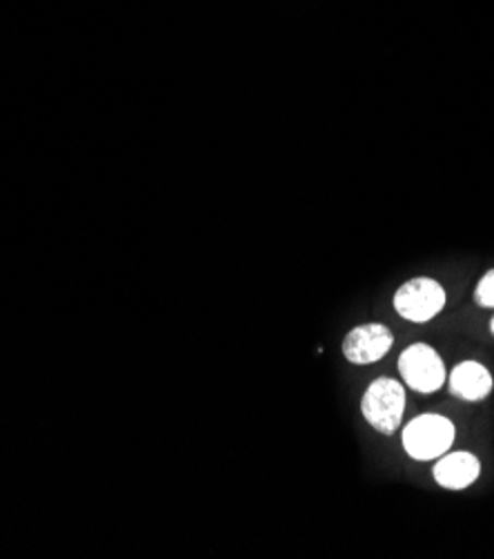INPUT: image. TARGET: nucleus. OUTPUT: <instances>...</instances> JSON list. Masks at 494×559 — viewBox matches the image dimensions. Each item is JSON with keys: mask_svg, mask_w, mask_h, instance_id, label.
I'll use <instances>...</instances> for the list:
<instances>
[{"mask_svg": "<svg viewBox=\"0 0 494 559\" xmlns=\"http://www.w3.org/2000/svg\"><path fill=\"white\" fill-rule=\"evenodd\" d=\"M406 411V390L397 379L378 377L365 390L361 413L365 421L381 435H395Z\"/></svg>", "mask_w": 494, "mask_h": 559, "instance_id": "f257e3e1", "label": "nucleus"}, {"mask_svg": "<svg viewBox=\"0 0 494 559\" xmlns=\"http://www.w3.org/2000/svg\"><path fill=\"white\" fill-rule=\"evenodd\" d=\"M455 441V426L442 415H421L403 430L406 453L417 462L436 460L448 453Z\"/></svg>", "mask_w": 494, "mask_h": 559, "instance_id": "f03ea898", "label": "nucleus"}, {"mask_svg": "<svg viewBox=\"0 0 494 559\" xmlns=\"http://www.w3.org/2000/svg\"><path fill=\"white\" fill-rule=\"evenodd\" d=\"M444 306H446L444 286L427 276L412 278V282L403 284L395 295V310L412 323H425L434 319L444 310Z\"/></svg>", "mask_w": 494, "mask_h": 559, "instance_id": "7ed1b4c3", "label": "nucleus"}, {"mask_svg": "<svg viewBox=\"0 0 494 559\" xmlns=\"http://www.w3.org/2000/svg\"><path fill=\"white\" fill-rule=\"evenodd\" d=\"M399 372L408 388L417 390L421 395L436 393L438 388L444 385L448 379L444 359L438 357V353L425 344H414L406 348L399 357Z\"/></svg>", "mask_w": 494, "mask_h": 559, "instance_id": "20e7f679", "label": "nucleus"}, {"mask_svg": "<svg viewBox=\"0 0 494 559\" xmlns=\"http://www.w3.org/2000/svg\"><path fill=\"white\" fill-rule=\"evenodd\" d=\"M395 334L381 323H365L350 330L344 340V355L354 366L376 364L390 353Z\"/></svg>", "mask_w": 494, "mask_h": 559, "instance_id": "39448f33", "label": "nucleus"}, {"mask_svg": "<svg viewBox=\"0 0 494 559\" xmlns=\"http://www.w3.org/2000/svg\"><path fill=\"white\" fill-rule=\"evenodd\" d=\"M481 475V462L466 451L442 455L434 466V479L448 490H463L472 486Z\"/></svg>", "mask_w": 494, "mask_h": 559, "instance_id": "423d86ee", "label": "nucleus"}, {"mask_svg": "<svg viewBox=\"0 0 494 559\" xmlns=\"http://www.w3.org/2000/svg\"><path fill=\"white\" fill-rule=\"evenodd\" d=\"M448 383L455 397L466 402H483L492 390V374L479 361H463L450 372Z\"/></svg>", "mask_w": 494, "mask_h": 559, "instance_id": "0eeeda50", "label": "nucleus"}, {"mask_svg": "<svg viewBox=\"0 0 494 559\" xmlns=\"http://www.w3.org/2000/svg\"><path fill=\"white\" fill-rule=\"evenodd\" d=\"M474 301L481 308H494V270H487L485 276L477 284Z\"/></svg>", "mask_w": 494, "mask_h": 559, "instance_id": "6e6552de", "label": "nucleus"}, {"mask_svg": "<svg viewBox=\"0 0 494 559\" xmlns=\"http://www.w3.org/2000/svg\"><path fill=\"white\" fill-rule=\"evenodd\" d=\"M490 330H492V334H494V319H492V323H490Z\"/></svg>", "mask_w": 494, "mask_h": 559, "instance_id": "1a4fd4ad", "label": "nucleus"}]
</instances>
